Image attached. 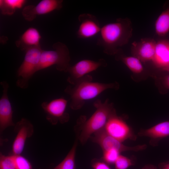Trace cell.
I'll return each instance as SVG.
<instances>
[{"label": "cell", "mask_w": 169, "mask_h": 169, "mask_svg": "<svg viewBox=\"0 0 169 169\" xmlns=\"http://www.w3.org/2000/svg\"><path fill=\"white\" fill-rule=\"evenodd\" d=\"M132 31V23L129 18H117L115 22L105 24L101 28L97 45L102 47L106 54L115 55L120 47L128 43Z\"/></svg>", "instance_id": "cell-1"}, {"label": "cell", "mask_w": 169, "mask_h": 169, "mask_svg": "<svg viewBox=\"0 0 169 169\" xmlns=\"http://www.w3.org/2000/svg\"><path fill=\"white\" fill-rule=\"evenodd\" d=\"M96 110L91 116L86 120L82 117L78 122L81 124V133L79 138L80 143L84 144L92 134L104 128L107 121L113 115L116 113L113 104L109 103L107 99L104 102L97 100L93 103Z\"/></svg>", "instance_id": "cell-2"}, {"label": "cell", "mask_w": 169, "mask_h": 169, "mask_svg": "<svg viewBox=\"0 0 169 169\" xmlns=\"http://www.w3.org/2000/svg\"><path fill=\"white\" fill-rule=\"evenodd\" d=\"M119 87L117 82L104 83L84 81L73 86L68 85L64 91L70 96V108L77 110L83 106L86 101L95 98L105 90L110 89L117 90Z\"/></svg>", "instance_id": "cell-3"}, {"label": "cell", "mask_w": 169, "mask_h": 169, "mask_svg": "<svg viewBox=\"0 0 169 169\" xmlns=\"http://www.w3.org/2000/svg\"><path fill=\"white\" fill-rule=\"evenodd\" d=\"M52 50H43L37 71L55 65L56 69L60 71L67 72L71 66L70 57L69 49L63 43L58 42L54 44Z\"/></svg>", "instance_id": "cell-4"}, {"label": "cell", "mask_w": 169, "mask_h": 169, "mask_svg": "<svg viewBox=\"0 0 169 169\" xmlns=\"http://www.w3.org/2000/svg\"><path fill=\"white\" fill-rule=\"evenodd\" d=\"M42 50L40 46L25 50L23 61L17 72L16 84L18 87L22 89L28 88L29 80L37 72Z\"/></svg>", "instance_id": "cell-5"}, {"label": "cell", "mask_w": 169, "mask_h": 169, "mask_svg": "<svg viewBox=\"0 0 169 169\" xmlns=\"http://www.w3.org/2000/svg\"><path fill=\"white\" fill-rule=\"evenodd\" d=\"M107 65L106 61L103 59L98 61L89 59L80 60L69 68L67 72L69 75L67 81L73 85L82 82L91 81L92 77L88 74L100 67H106Z\"/></svg>", "instance_id": "cell-6"}, {"label": "cell", "mask_w": 169, "mask_h": 169, "mask_svg": "<svg viewBox=\"0 0 169 169\" xmlns=\"http://www.w3.org/2000/svg\"><path fill=\"white\" fill-rule=\"evenodd\" d=\"M104 128L95 132L93 134L94 135L90 137L93 142L100 145L103 151L115 149L120 153L126 151L137 152L144 150L147 148V146L145 144L133 146H125L122 142L109 135Z\"/></svg>", "instance_id": "cell-7"}, {"label": "cell", "mask_w": 169, "mask_h": 169, "mask_svg": "<svg viewBox=\"0 0 169 169\" xmlns=\"http://www.w3.org/2000/svg\"><path fill=\"white\" fill-rule=\"evenodd\" d=\"M104 128L109 135L122 142L129 139L135 141L137 138L131 128L116 113L110 118Z\"/></svg>", "instance_id": "cell-8"}, {"label": "cell", "mask_w": 169, "mask_h": 169, "mask_svg": "<svg viewBox=\"0 0 169 169\" xmlns=\"http://www.w3.org/2000/svg\"><path fill=\"white\" fill-rule=\"evenodd\" d=\"M67 103V100L63 98L43 102L41 105L47 114V120L53 125H56L59 122L61 123L68 122L69 115L65 112Z\"/></svg>", "instance_id": "cell-9"}, {"label": "cell", "mask_w": 169, "mask_h": 169, "mask_svg": "<svg viewBox=\"0 0 169 169\" xmlns=\"http://www.w3.org/2000/svg\"><path fill=\"white\" fill-rule=\"evenodd\" d=\"M63 2L62 0H43L36 6L29 5L25 7L22 10V15L26 20L31 21L37 15L60 9L63 7Z\"/></svg>", "instance_id": "cell-10"}, {"label": "cell", "mask_w": 169, "mask_h": 169, "mask_svg": "<svg viewBox=\"0 0 169 169\" xmlns=\"http://www.w3.org/2000/svg\"><path fill=\"white\" fill-rule=\"evenodd\" d=\"M79 25L77 32L79 38H91L100 33L101 30L99 21L95 16L88 13L80 14L78 17Z\"/></svg>", "instance_id": "cell-11"}, {"label": "cell", "mask_w": 169, "mask_h": 169, "mask_svg": "<svg viewBox=\"0 0 169 169\" xmlns=\"http://www.w3.org/2000/svg\"><path fill=\"white\" fill-rule=\"evenodd\" d=\"M17 135L12 145L13 155H21L24 149L27 138L31 137L33 132V125L28 120L22 118L15 126Z\"/></svg>", "instance_id": "cell-12"}, {"label": "cell", "mask_w": 169, "mask_h": 169, "mask_svg": "<svg viewBox=\"0 0 169 169\" xmlns=\"http://www.w3.org/2000/svg\"><path fill=\"white\" fill-rule=\"evenodd\" d=\"M156 42L153 38H144L131 44V52L133 56L141 61L145 62L153 60Z\"/></svg>", "instance_id": "cell-13"}, {"label": "cell", "mask_w": 169, "mask_h": 169, "mask_svg": "<svg viewBox=\"0 0 169 169\" xmlns=\"http://www.w3.org/2000/svg\"><path fill=\"white\" fill-rule=\"evenodd\" d=\"M3 90L0 99V129L1 132L7 127L14 125L12 119L13 111L9 99L8 91V83L5 81L0 82Z\"/></svg>", "instance_id": "cell-14"}, {"label": "cell", "mask_w": 169, "mask_h": 169, "mask_svg": "<svg viewBox=\"0 0 169 169\" xmlns=\"http://www.w3.org/2000/svg\"><path fill=\"white\" fill-rule=\"evenodd\" d=\"M138 135L139 136L148 137L149 144L153 146H156L161 140L169 136V120L147 129H141Z\"/></svg>", "instance_id": "cell-15"}, {"label": "cell", "mask_w": 169, "mask_h": 169, "mask_svg": "<svg viewBox=\"0 0 169 169\" xmlns=\"http://www.w3.org/2000/svg\"><path fill=\"white\" fill-rule=\"evenodd\" d=\"M157 68L164 70L169 67V40L161 39L156 42L152 61Z\"/></svg>", "instance_id": "cell-16"}, {"label": "cell", "mask_w": 169, "mask_h": 169, "mask_svg": "<svg viewBox=\"0 0 169 169\" xmlns=\"http://www.w3.org/2000/svg\"><path fill=\"white\" fill-rule=\"evenodd\" d=\"M41 38V36L38 30L34 28L30 27L16 41V44L21 50L25 51L30 48L40 46Z\"/></svg>", "instance_id": "cell-17"}, {"label": "cell", "mask_w": 169, "mask_h": 169, "mask_svg": "<svg viewBox=\"0 0 169 169\" xmlns=\"http://www.w3.org/2000/svg\"><path fill=\"white\" fill-rule=\"evenodd\" d=\"M164 10L157 18L155 23L156 33L161 37L166 36L169 32V1L164 4Z\"/></svg>", "instance_id": "cell-18"}, {"label": "cell", "mask_w": 169, "mask_h": 169, "mask_svg": "<svg viewBox=\"0 0 169 169\" xmlns=\"http://www.w3.org/2000/svg\"><path fill=\"white\" fill-rule=\"evenodd\" d=\"M115 56L116 60L121 61L133 72L139 73L143 70V67L141 61L134 56L124 55L121 49L119 50Z\"/></svg>", "instance_id": "cell-19"}, {"label": "cell", "mask_w": 169, "mask_h": 169, "mask_svg": "<svg viewBox=\"0 0 169 169\" xmlns=\"http://www.w3.org/2000/svg\"><path fill=\"white\" fill-rule=\"evenodd\" d=\"M25 2L24 0H0L1 13L5 15H12L16 9L21 8Z\"/></svg>", "instance_id": "cell-20"}, {"label": "cell", "mask_w": 169, "mask_h": 169, "mask_svg": "<svg viewBox=\"0 0 169 169\" xmlns=\"http://www.w3.org/2000/svg\"><path fill=\"white\" fill-rule=\"evenodd\" d=\"M78 139L64 159L56 166L60 169H75V156Z\"/></svg>", "instance_id": "cell-21"}, {"label": "cell", "mask_w": 169, "mask_h": 169, "mask_svg": "<svg viewBox=\"0 0 169 169\" xmlns=\"http://www.w3.org/2000/svg\"><path fill=\"white\" fill-rule=\"evenodd\" d=\"M0 169H16L13 155L6 156L1 154Z\"/></svg>", "instance_id": "cell-22"}, {"label": "cell", "mask_w": 169, "mask_h": 169, "mask_svg": "<svg viewBox=\"0 0 169 169\" xmlns=\"http://www.w3.org/2000/svg\"><path fill=\"white\" fill-rule=\"evenodd\" d=\"M120 153L115 149L103 151L102 161L108 165L114 164Z\"/></svg>", "instance_id": "cell-23"}, {"label": "cell", "mask_w": 169, "mask_h": 169, "mask_svg": "<svg viewBox=\"0 0 169 169\" xmlns=\"http://www.w3.org/2000/svg\"><path fill=\"white\" fill-rule=\"evenodd\" d=\"M114 164L115 169H127L134 165V162L131 159L120 154Z\"/></svg>", "instance_id": "cell-24"}, {"label": "cell", "mask_w": 169, "mask_h": 169, "mask_svg": "<svg viewBox=\"0 0 169 169\" xmlns=\"http://www.w3.org/2000/svg\"><path fill=\"white\" fill-rule=\"evenodd\" d=\"M13 156L16 169H32L30 163L25 157L21 155Z\"/></svg>", "instance_id": "cell-25"}, {"label": "cell", "mask_w": 169, "mask_h": 169, "mask_svg": "<svg viewBox=\"0 0 169 169\" xmlns=\"http://www.w3.org/2000/svg\"><path fill=\"white\" fill-rule=\"evenodd\" d=\"M93 169H111L108 165L104 161L95 160L92 163Z\"/></svg>", "instance_id": "cell-26"}, {"label": "cell", "mask_w": 169, "mask_h": 169, "mask_svg": "<svg viewBox=\"0 0 169 169\" xmlns=\"http://www.w3.org/2000/svg\"><path fill=\"white\" fill-rule=\"evenodd\" d=\"M158 167L159 169H169V162L161 163L159 164Z\"/></svg>", "instance_id": "cell-27"}, {"label": "cell", "mask_w": 169, "mask_h": 169, "mask_svg": "<svg viewBox=\"0 0 169 169\" xmlns=\"http://www.w3.org/2000/svg\"><path fill=\"white\" fill-rule=\"evenodd\" d=\"M163 81L165 87L169 89V75H166L164 77Z\"/></svg>", "instance_id": "cell-28"}, {"label": "cell", "mask_w": 169, "mask_h": 169, "mask_svg": "<svg viewBox=\"0 0 169 169\" xmlns=\"http://www.w3.org/2000/svg\"><path fill=\"white\" fill-rule=\"evenodd\" d=\"M141 169H158L157 167L155 166L148 164L145 165Z\"/></svg>", "instance_id": "cell-29"}, {"label": "cell", "mask_w": 169, "mask_h": 169, "mask_svg": "<svg viewBox=\"0 0 169 169\" xmlns=\"http://www.w3.org/2000/svg\"><path fill=\"white\" fill-rule=\"evenodd\" d=\"M164 70L168 71L169 72V67H168L166 69H165Z\"/></svg>", "instance_id": "cell-30"}, {"label": "cell", "mask_w": 169, "mask_h": 169, "mask_svg": "<svg viewBox=\"0 0 169 169\" xmlns=\"http://www.w3.org/2000/svg\"><path fill=\"white\" fill-rule=\"evenodd\" d=\"M54 169H59V168L57 166H56L55 168H54Z\"/></svg>", "instance_id": "cell-31"}]
</instances>
